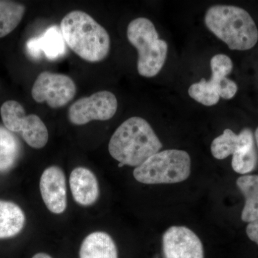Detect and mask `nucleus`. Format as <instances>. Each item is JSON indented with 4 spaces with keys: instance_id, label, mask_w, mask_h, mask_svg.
I'll use <instances>...</instances> for the list:
<instances>
[{
    "instance_id": "nucleus-5",
    "label": "nucleus",
    "mask_w": 258,
    "mask_h": 258,
    "mask_svg": "<svg viewBox=\"0 0 258 258\" xmlns=\"http://www.w3.org/2000/svg\"><path fill=\"white\" fill-rule=\"evenodd\" d=\"M191 159L185 151L168 149L149 157L135 168L134 176L146 184H174L184 181L190 175Z\"/></svg>"
},
{
    "instance_id": "nucleus-23",
    "label": "nucleus",
    "mask_w": 258,
    "mask_h": 258,
    "mask_svg": "<svg viewBox=\"0 0 258 258\" xmlns=\"http://www.w3.org/2000/svg\"><path fill=\"white\" fill-rule=\"evenodd\" d=\"M246 232L249 240L258 245V220L249 223L246 228Z\"/></svg>"
},
{
    "instance_id": "nucleus-15",
    "label": "nucleus",
    "mask_w": 258,
    "mask_h": 258,
    "mask_svg": "<svg viewBox=\"0 0 258 258\" xmlns=\"http://www.w3.org/2000/svg\"><path fill=\"white\" fill-rule=\"evenodd\" d=\"M25 224V213L17 204L0 200V239L18 235Z\"/></svg>"
},
{
    "instance_id": "nucleus-11",
    "label": "nucleus",
    "mask_w": 258,
    "mask_h": 258,
    "mask_svg": "<svg viewBox=\"0 0 258 258\" xmlns=\"http://www.w3.org/2000/svg\"><path fill=\"white\" fill-rule=\"evenodd\" d=\"M71 193L76 203L81 206L93 205L99 197V185L92 171L83 166L75 168L69 179Z\"/></svg>"
},
{
    "instance_id": "nucleus-20",
    "label": "nucleus",
    "mask_w": 258,
    "mask_h": 258,
    "mask_svg": "<svg viewBox=\"0 0 258 258\" xmlns=\"http://www.w3.org/2000/svg\"><path fill=\"white\" fill-rule=\"evenodd\" d=\"M245 203L241 218L244 222H252L258 220V190L244 197Z\"/></svg>"
},
{
    "instance_id": "nucleus-21",
    "label": "nucleus",
    "mask_w": 258,
    "mask_h": 258,
    "mask_svg": "<svg viewBox=\"0 0 258 258\" xmlns=\"http://www.w3.org/2000/svg\"><path fill=\"white\" fill-rule=\"evenodd\" d=\"M237 186L244 197L258 190V175H244L237 179Z\"/></svg>"
},
{
    "instance_id": "nucleus-17",
    "label": "nucleus",
    "mask_w": 258,
    "mask_h": 258,
    "mask_svg": "<svg viewBox=\"0 0 258 258\" xmlns=\"http://www.w3.org/2000/svg\"><path fill=\"white\" fill-rule=\"evenodd\" d=\"M23 5L11 1H0V38L11 33L21 23L25 13Z\"/></svg>"
},
{
    "instance_id": "nucleus-10",
    "label": "nucleus",
    "mask_w": 258,
    "mask_h": 258,
    "mask_svg": "<svg viewBox=\"0 0 258 258\" xmlns=\"http://www.w3.org/2000/svg\"><path fill=\"white\" fill-rule=\"evenodd\" d=\"M42 200L49 211L56 215L67 209V186L66 176L61 168L51 166L44 170L40 180Z\"/></svg>"
},
{
    "instance_id": "nucleus-7",
    "label": "nucleus",
    "mask_w": 258,
    "mask_h": 258,
    "mask_svg": "<svg viewBox=\"0 0 258 258\" xmlns=\"http://www.w3.org/2000/svg\"><path fill=\"white\" fill-rule=\"evenodd\" d=\"M76 93V83L70 76L49 71L39 74L31 91L34 101L46 103L54 109L66 106L74 99Z\"/></svg>"
},
{
    "instance_id": "nucleus-8",
    "label": "nucleus",
    "mask_w": 258,
    "mask_h": 258,
    "mask_svg": "<svg viewBox=\"0 0 258 258\" xmlns=\"http://www.w3.org/2000/svg\"><path fill=\"white\" fill-rule=\"evenodd\" d=\"M117 109L118 101L115 95L101 91L74 102L68 111V118L72 124L82 125L93 120L111 119Z\"/></svg>"
},
{
    "instance_id": "nucleus-25",
    "label": "nucleus",
    "mask_w": 258,
    "mask_h": 258,
    "mask_svg": "<svg viewBox=\"0 0 258 258\" xmlns=\"http://www.w3.org/2000/svg\"><path fill=\"white\" fill-rule=\"evenodd\" d=\"M254 137H255L256 142H257V147H258V127L257 129H256L255 133H254Z\"/></svg>"
},
{
    "instance_id": "nucleus-16",
    "label": "nucleus",
    "mask_w": 258,
    "mask_h": 258,
    "mask_svg": "<svg viewBox=\"0 0 258 258\" xmlns=\"http://www.w3.org/2000/svg\"><path fill=\"white\" fill-rule=\"evenodd\" d=\"M227 76L212 71L211 79L207 81L200 80V82L194 83L189 88L188 93L192 99L205 106H212L220 101L219 86L222 79Z\"/></svg>"
},
{
    "instance_id": "nucleus-4",
    "label": "nucleus",
    "mask_w": 258,
    "mask_h": 258,
    "mask_svg": "<svg viewBox=\"0 0 258 258\" xmlns=\"http://www.w3.org/2000/svg\"><path fill=\"white\" fill-rule=\"evenodd\" d=\"M127 38L138 52L137 71L142 77L157 76L165 64L168 44L159 38L155 25L149 19H134L127 28Z\"/></svg>"
},
{
    "instance_id": "nucleus-18",
    "label": "nucleus",
    "mask_w": 258,
    "mask_h": 258,
    "mask_svg": "<svg viewBox=\"0 0 258 258\" xmlns=\"http://www.w3.org/2000/svg\"><path fill=\"white\" fill-rule=\"evenodd\" d=\"M18 140L8 129L0 127V171L9 170L18 159Z\"/></svg>"
},
{
    "instance_id": "nucleus-6",
    "label": "nucleus",
    "mask_w": 258,
    "mask_h": 258,
    "mask_svg": "<svg viewBox=\"0 0 258 258\" xmlns=\"http://www.w3.org/2000/svg\"><path fill=\"white\" fill-rule=\"evenodd\" d=\"M0 113L5 128L10 132L20 134L30 147L40 149L46 146L48 130L38 115H26L23 106L16 101L5 102Z\"/></svg>"
},
{
    "instance_id": "nucleus-9",
    "label": "nucleus",
    "mask_w": 258,
    "mask_h": 258,
    "mask_svg": "<svg viewBox=\"0 0 258 258\" xmlns=\"http://www.w3.org/2000/svg\"><path fill=\"white\" fill-rule=\"evenodd\" d=\"M162 242L165 258H205L201 240L187 227H169L163 235Z\"/></svg>"
},
{
    "instance_id": "nucleus-1",
    "label": "nucleus",
    "mask_w": 258,
    "mask_h": 258,
    "mask_svg": "<svg viewBox=\"0 0 258 258\" xmlns=\"http://www.w3.org/2000/svg\"><path fill=\"white\" fill-rule=\"evenodd\" d=\"M162 148L149 122L134 116L125 120L115 131L108 143V152L123 166H137Z\"/></svg>"
},
{
    "instance_id": "nucleus-3",
    "label": "nucleus",
    "mask_w": 258,
    "mask_h": 258,
    "mask_svg": "<svg viewBox=\"0 0 258 258\" xmlns=\"http://www.w3.org/2000/svg\"><path fill=\"white\" fill-rule=\"evenodd\" d=\"M207 28L233 50H247L258 41V30L246 10L232 5L210 7L205 15Z\"/></svg>"
},
{
    "instance_id": "nucleus-19",
    "label": "nucleus",
    "mask_w": 258,
    "mask_h": 258,
    "mask_svg": "<svg viewBox=\"0 0 258 258\" xmlns=\"http://www.w3.org/2000/svg\"><path fill=\"white\" fill-rule=\"evenodd\" d=\"M257 164V155L254 146L237 151L232 155V169L238 174H248L255 169Z\"/></svg>"
},
{
    "instance_id": "nucleus-2",
    "label": "nucleus",
    "mask_w": 258,
    "mask_h": 258,
    "mask_svg": "<svg viewBox=\"0 0 258 258\" xmlns=\"http://www.w3.org/2000/svg\"><path fill=\"white\" fill-rule=\"evenodd\" d=\"M60 28L66 45L83 60L101 62L109 54V34L88 13L71 11L61 20Z\"/></svg>"
},
{
    "instance_id": "nucleus-22",
    "label": "nucleus",
    "mask_w": 258,
    "mask_h": 258,
    "mask_svg": "<svg viewBox=\"0 0 258 258\" xmlns=\"http://www.w3.org/2000/svg\"><path fill=\"white\" fill-rule=\"evenodd\" d=\"M237 86L235 82L226 77L222 80L219 86V96L225 100H230L235 96Z\"/></svg>"
},
{
    "instance_id": "nucleus-14",
    "label": "nucleus",
    "mask_w": 258,
    "mask_h": 258,
    "mask_svg": "<svg viewBox=\"0 0 258 258\" xmlns=\"http://www.w3.org/2000/svg\"><path fill=\"white\" fill-rule=\"evenodd\" d=\"M79 258H118V250L111 236L104 232H94L83 240Z\"/></svg>"
},
{
    "instance_id": "nucleus-13",
    "label": "nucleus",
    "mask_w": 258,
    "mask_h": 258,
    "mask_svg": "<svg viewBox=\"0 0 258 258\" xmlns=\"http://www.w3.org/2000/svg\"><path fill=\"white\" fill-rule=\"evenodd\" d=\"M253 146V134L250 129L244 128L240 134H236L231 129L227 128L212 141L211 152L215 159L222 160L240 149Z\"/></svg>"
},
{
    "instance_id": "nucleus-12",
    "label": "nucleus",
    "mask_w": 258,
    "mask_h": 258,
    "mask_svg": "<svg viewBox=\"0 0 258 258\" xmlns=\"http://www.w3.org/2000/svg\"><path fill=\"white\" fill-rule=\"evenodd\" d=\"M66 45L60 28L52 26L40 36L30 39L27 50L33 58H39L43 53L48 60H56L64 55Z\"/></svg>"
},
{
    "instance_id": "nucleus-24",
    "label": "nucleus",
    "mask_w": 258,
    "mask_h": 258,
    "mask_svg": "<svg viewBox=\"0 0 258 258\" xmlns=\"http://www.w3.org/2000/svg\"><path fill=\"white\" fill-rule=\"evenodd\" d=\"M32 258H52L50 255L45 253V252H39V253L35 254Z\"/></svg>"
}]
</instances>
